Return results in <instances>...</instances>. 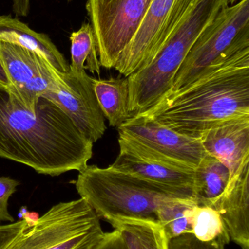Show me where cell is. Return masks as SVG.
<instances>
[{"mask_svg":"<svg viewBox=\"0 0 249 249\" xmlns=\"http://www.w3.org/2000/svg\"><path fill=\"white\" fill-rule=\"evenodd\" d=\"M93 144L57 105L39 98L35 113L0 85V157L57 177L80 171L93 155Z\"/></svg>","mask_w":249,"mask_h":249,"instance_id":"6da1fadb","label":"cell"},{"mask_svg":"<svg viewBox=\"0 0 249 249\" xmlns=\"http://www.w3.org/2000/svg\"><path fill=\"white\" fill-rule=\"evenodd\" d=\"M140 114L197 139L225 121L249 117V45L230 51L192 83Z\"/></svg>","mask_w":249,"mask_h":249,"instance_id":"7a4b0ae2","label":"cell"},{"mask_svg":"<svg viewBox=\"0 0 249 249\" xmlns=\"http://www.w3.org/2000/svg\"><path fill=\"white\" fill-rule=\"evenodd\" d=\"M76 188L100 219L110 224L126 219H156L159 206L172 197H192L111 166L87 165Z\"/></svg>","mask_w":249,"mask_h":249,"instance_id":"3957f363","label":"cell"},{"mask_svg":"<svg viewBox=\"0 0 249 249\" xmlns=\"http://www.w3.org/2000/svg\"><path fill=\"white\" fill-rule=\"evenodd\" d=\"M228 5L229 0H201L183 19L150 64L127 77L132 115L148 110L168 94L197 38Z\"/></svg>","mask_w":249,"mask_h":249,"instance_id":"277c9868","label":"cell"},{"mask_svg":"<svg viewBox=\"0 0 249 249\" xmlns=\"http://www.w3.org/2000/svg\"><path fill=\"white\" fill-rule=\"evenodd\" d=\"M103 232L80 197L57 203L38 219L0 225V249H90Z\"/></svg>","mask_w":249,"mask_h":249,"instance_id":"5b68a950","label":"cell"},{"mask_svg":"<svg viewBox=\"0 0 249 249\" xmlns=\"http://www.w3.org/2000/svg\"><path fill=\"white\" fill-rule=\"evenodd\" d=\"M244 45H249V0H241L219 11L192 47L164 98L179 91L221 57Z\"/></svg>","mask_w":249,"mask_h":249,"instance_id":"8992f818","label":"cell"},{"mask_svg":"<svg viewBox=\"0 0 249 249\" xmlns=\"http://www.w3.org/2000/svg\"><path fill=\"white\" fill-rule=\"evenodd\" d=\"M152 0H87L101 67L113 69L140 27Z\"/></svg>","mask_w":249,"mask_h":249,"instance_id":"52a82bcc","label":"cell"},{"mask_svg":"<svg viewBox=\"0 0 249 249\" xmlns=\"http://www.w3.org/2000/svg\"><path fill=\"white\" fill-rule=\"evenodd\" d=\"M201 0H152L134 37L120 55L114 69L128 77L146 67L183 19Z\"/></svg>","mask_w":249,"mask_h":249,"instance_id":"ba28073f","label":"cell"},{"mask_svg":"<svg viewBox=\"0 0 249 249\" xmlns=\"http://www.w3.org/2000/svg\"><path fill=\"white\" fill-rule=\"evenodd\" d=\"M118 142L119 154L111 168L192 197L195 168L159 153L123 132L118 131Z\"/></svg>","mask_w":249,"mask_h":249,"instance_id":"9c48e42d","label":"cell"},{"mask_svg":"<svg viewBox=\"0 0 249 249\" xmlns=\"http://www.w3.org/2000/svg\"><path fill=\"white\" fill-rule=\"evenodd\" d=\"M64 85L55 92H48L41 97L57 105L73 121L80 133L92 143L105 134V118L94 90L95 78L86 71L62 74Z\"/></svg>","mask_w":249,"mask_h":249,"instance_id":"30bf717a","label":"cell"},{"mask_svg":"<svg viewBox=\"0 0 249 249\" xmlns=\"http://www.w3.org/2000/svg\"><path fill=\"white\" fill-rule=\"evenodd\" d=\"M118 130L195 169L207 155L201 139L184 136L140 114L133 115L118 127Z\"/></svg>","mask_w":249,"mask_h":249,"instance_id":"8fae6325","label":"cell"},{"mask_svg":"<svg viewBox=\"0 0 249 249\" xmlns=\"http://www.w3.org/2000/svg\"><path fill=\"white\" fill-rule=\"evenodd\" d=\"M200 139L206 153L217 158L229 168L230 181L249 163V117L217 124Z\"/></svg>","mask_w":249,"mask_h":249,"instance_id":"7c38bea8","label":"cell"},{"mask_svg":"<svg viewBox=\"0 0 249 249\" xmlns=\"http://www.w3.org/2000/svg\"><path fill=\"white\" fill-rule=\"evenodd\" d=\"M214 209L220 214L230 241L249 249V162L231 180Z\"/></svg>","mask_w":249,"mask_h":249,"instance_id":"4fadbf2b","label":"cell"},{"mask_svg":"<svg viewBox=\"0 0 249 249\" xmlns=\"http://www.w3.org/2000/svg\"><path fill=\"white\" fill-rule=\"evenodd\" d=\"M0 42L19 45L45 58L60 73L70 71V64L49 36L31 29L11 15H0Z\"/></svg>","mask_w":249,"mask_h":249,"instance_id":"5bb4252c","label":"cell"},{"mask_svg":"<svg viewBox=\"0 0 249 249\" xmlns=\"http://www.w3.org/2000/svg\"><path fill=\"white\" fill-rule=\"evenodd\" d=\"M230 181L229 168L217 158L207 154L195 169L192 198L197 206L214 209Z\"/></svg>","mask_w":249,"mask_h":249,"instance_id":"9a60e30c","label":"cell"},{"mask_svg":"<svg viewBox=\"0 0 249 249\" xmlns=\"http://www.w3.org/2000/svg\"><path fill=\"white\" fill-rule=\"evenodd\" d=\"M0 61L10 82L7 89L11 92L20 89L32 77L52 67L36 53L3 42H0Z\"/></svg>","mask_w":249,"mask_h":249,"instance_id":"2e32d148","label":"cell"},{"mask_svg":"<svg viewBox=\"0 0 249 249\" xmlns=\"http://www.w3.org/2000/svg\"><path fill=\"white\" fill-rule=\"evenodd\" d=\"M94 90L101 110L110 126L118 127L133 115L129 112L128 78L94 80Z\"/></svg>","mask_w":249,"mask_h":249,"instance_id":"e0dca14e","label":"cell"},{"mask_svg":"<svg viewBox=\"0 0 249 249\" xmlns=\"http://www.w3.org/2000/svg\"><path fill=\"white\" fill-rule=\"evenodd\" d=\"M128 249H168V240L156 219H126L111 224Z\"/></svg>","mask_w":249,"mask_h":249,"instance_id":"ac0fdd59","label":"cell"},{"mask_svg":"<svg viewBox=\"0 0 249 249\" xmlns=\"http://www.w3.org/2000/svg\"><path fill=\"white\" fill-rule=\"evenodd\" d=\"M197 206L192 197H172L164 201L156 212V219L168 241L192 234L193 213Z\"/></svg>","mask_w":249,"mask_h":249,"instance_id":"d6986e66","label":"cell"},{"mask_svg":"<svg viewBox=\"0 0 249 249\" xmlns=\"http://www.w3.org/2000/svg\"><path fill=\"white\" fill-rule=\"evenodd\" d=\"M71 64L70 71L81 74L89 70L100 74V64L96 51V41L90 23H83L78 30L72 32Z\"/></svg>","mask_w":249,"mask_h":249,"instance_id":"ffe728a7","label":"cell"},{"mask_svg":"<svg viewBox=\"0 0 249 249\" xmlns=\"http://www.w3.org/2000/svg\"><path fill=\"white\" fill-rule=\"evenodd\" d=\"M63 74L58 72L54 67H50L32 77L20 89L10 92L20 100L26 109L35 113L37 104L42 95L48 92L57 91L62 87Z\"/></svg>","mask_w":249,"mask_h":249,"instance_id":"44dd1931","label":"cell"},{"mask_svg":"<svg viewBox=\"0 0 249 249\" xmlns=\"http://www.w3.org/2000/svg\"><path fill=\"white\" fill-rule=\"evenodd\" d=\"M192 235L202 242L226 246L230 242L219 212L209 206H197L193 213Z\"/></svg>","mask_w":249,"mask_h":249,"instance_id":"7402d4cb","label":"cell"},{"mask_svg":"<svg viewBox=\"0 0 249 249\" xmlns=\"http://www.w3.org/2000/svg\"><path fill=\"white\" fill-rule=\"evenodd\" d=\"M19 181L10 177H0V225L2 222L11 223L15 221L8 211V200L19 185Z\"/></svg>","mask_w":249,"mask_h":249,"instance_id":"603a6c76","label":"cell"},{"mask_svg":"<svg viewBox=\"0 0 249 249\" xmlns=\"http://www.w3.org/2000/svg\"><path fill=\"white\" fill-rule=\"evenodd\" d=\"M168 249H225V246L219 243L202 242L192 234H187L168 241Z\"/></svg>","mask_w":249,"mask_h":249,"instance_id":"cb8c5ba5","label":"cell"},{"mask_svg":"<svg viewBox=\"0 0 249 249\" xmlns=\"http://www.w3.org/2000/svg\"><path fill=\"white\" fill-rule=\"evenodd\" d=\"M90 249H128L122 237L117 230L103 232L100 238Z\"/></svg>","mask_w":249,"mask_h":249,"instance_id":"d4e9b609","label":"cell"},{"mask_svg":"<svg viewBox=\"0 0 249 249\" xmlns=\"http://www.w3.org/2000/svg\"><path fill=\"white\" fill-rule=\"evenodd\" d=\"M12 9L16 18L27 17L30 11V0H13Z\"/></svg>","mask_w":249,"mask_h":249,"instance_id":"484cf974","label":"cell"},{"mask_svg":"<svg viewBox=\"0 0 249 249\" xmlns=\"http://www.w3.org/2000/svg\"><path fill=\"white\" fill-rule=\"evenodd\" d=\"M0 85L6 86V87L10 86V82H9L7 74H6L5 71H4V67H3L1 61H0Z\"/></svg>","mask_w":249,"mask_h":249,"instance_id":"4316f807","label":"cell"},{"mask_svg":"<svg viewBox=\"0 0 249 249\" xmlns=\"http://www.w3.org/2000/svg\"><path fill=\"white\" fill-rule=\"evenodd\" d=\"M236 1V0H229V3H232V4H233L235 1Z\"/></svg>","mask_w":249,"mask_h":249,"instance_id":"83f0119b","label":"cell"},{"mask_svg":"<svg viewBox=\"0 0 249 249\" xmlns=\"http://www.w3.org/2000/svg\"><path fill=\"white\" fill-rule=\"evenodd\" d=\"M67 1H72V0H67Z\"/></svg>","mask_w":249,"mask_h":249,"instance_id":"f1b7e54d","label":"cell"}]
</instances>
